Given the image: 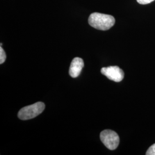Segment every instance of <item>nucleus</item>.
I'll return each mask as SVG.
<instances>
[{
    "mask_svg": "<svg viewBox=\"0 0 155 155\" xmlns=\"http://www.w3.org/2000/svg\"><path fill=\"white\" fill-rule=\"evenodd\" d=\"M84 67L83 59L80 58H75L71 63L69 74L72 78H77L80 75Z\"/></svg>",
    "mask_w": 155,
    "mask_h": 155,
    "instance_id": "39448f33",
    "label": "nucleus"
},
{
    "mask_svg": "<svg viewBox=\"0 0 155 155\" xmlns=\"http://www.w3.org/2000/svg\"><path fill=\"white\" fill-rule=\"evenodd\" d=\"M153 1L155 0H137V2L141 5H145V4H150V2H153Z\"/></svg>",
    "mask_w": 155,
    "mask_h": 155,
    "instance_id": "6e6552de",
    "label": "nucleus"
},
{
    "mask_svg": "<svg viewBox=\"0 0 155 155\" xmlns=\"http://www.w3.org/2000/svg\"><path fill=\"white\" fill-rule=\"evenodd\" d=\"M45 109V105L38 102L33 105L24 107L18 113V117L21 120H27L33 118L40 114Z\"/></svg>",
    "mask_w": 155,
    "mask_h": 155,
    "instance_id": "f03ea898",
    "label": "nucleus"
},
{
    "mask_svg": "<svg viewBox=\"0 0 155 155\" xmlns=\"http://www.w3.org/2000/svg\"><path fill=\"white\" fill-rule=\"evenodd\" d=\"M89 24L97 29L106 31L114 25L115 18L111 15L95 12L90 15Z\"/></svg>",
    "mask_w": 155,
    "mask_h": 155,
    "instance_id": "f257e3e1",
    "label": "nucleus"
},
{
    "mask_svg": "<svg viewBox=\"0 0 155 155\" xmlns=\"http://www.w3.org/2000/svg\"><path fill=\"white\" fill-rule=\"evenodd\" d=\"M101 73L111 81L116 82L122 81L124 77V72L118 66L104 67L101 70Z\"/></svg>",
    "mask_w": 155,
    "mask_h": 155,
    "instance_id": "20e7f679",
    "label": "nucleus"
},
{
    "mask_svg": "<svg viewBox=\"0 0 155 155\" xmlns=\"http://www.w3.org/2000/svg\"><path fill=\"white\" fill-rule=\"evenodd\" d=\"M100 139L106 147L110 150H116L120 143L118 134L109 129L103 130L100 134Z\"/></svg>",
    "mask_w": 155,
    "mask_h": 155,
    "instance_id": "7ed1b4c3",
    "label": "nucleus"
},
{
    "mask_svg": "<svg viewBox=\"0 0 155 155\" xmlns=\"http://www.w3.org/2000/svg\"><path fill=\"white\" fill-rule=\"evenodd\" d=\"M6 55L4 50H3L2 47L1 46L0 47V64H2L5 61Z\"/></svg>",
    "mask_w": 155,
    "mask_h": 155,
    "instance_id": "423d86ee",
    "label": "nucleus"
},
{
    "mask_svg": "<svg viewBox=\"0 0 155 155\" xmlns=\"http://www.w3.org/2000/svg\"><path fill=\"white\" fill-rule=\"evenodd\" d=\"M147 155H155V143L150 146L146 153Z\"/></svg>",
    "mask_w": 155,
    "mask_h": 155,
    "instance_id": "0eeeda50",
    "label": "nucleus"
}]
</instances>
